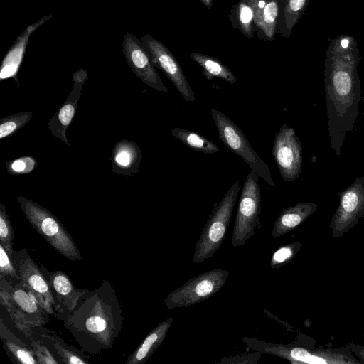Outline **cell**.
Instances as JSON below:
<instances>
[{"label": "cell", "instance_id": "1", "mask_svg": "<svg viewBox=\"0 0 364 364\" xmlns=\"http://www.w3.org/2000/svg\"><path fill=\"white\" fill-rule=\"evenodd\" d=\"M360 56L353 36L341 34L328 46L324 60V90L331 150L340 157L347 134L359 115Z\"/></svg>", "mask_w": 364, "mask_h": 364}, {"label": "cell", "instance_id": "2", "mask_svg": "<svg viewBox=\"0 0 364 364\" xmlns=\"http://www.w3.org/2000/svg\"><path fill=\"white\" fill-rule=\"evenodd\" d=\"M55 316L63 321L80 350L91 355L112 348L124 323L120 302L106 279L97 289H87L71 311L61 310Z\"/></svg>", "mask_w": 364, "mask_h": 364}, {"label": "cell", "instance_id": "3", "mask_svg": "<svg viewBox=\"0 0 364 364\" xmlns=\"http://www.w3.org/2000/svg\"><path fill=\"white\" fill-rule=\"evenodd\" d=\"M252 348L259 353L281 357L292 364H360L349 348L304 346L296 343L274 344L255 338H243Z\"/></svg>", "mask_w": 364, "mask_h": 364}, {"label": "cell", "instance_id": "4", "mask_svg": "<svg viewBox=\"0 0 364 364\" xmlns=\"http://www.w3.org/2000/svg\"><path fill=\"white\" fill-rule=\"evenodd\" d=\"M17 200L29 223L51 247L72 262L82 260L74 240L53 213L24 196H18Z\"/></svg>", "mask_w": 364, "mask_h": 364}, {"label": "cell", "instance_id": "5", "mask_svg": "<svg viewBox=\"0 0 364 364\" xmlns=\"http://www.w3.org/2000/svg\"><path fill=\"white\" fill-rule=\"evenodd\" d=\"M240 186L235 181L211 212L196 242L193 262L210 258L223 244L232 218Z\"/></svg>", "mask_w": 364, "mask_h": 364}, {"label": "cell", "instance_id": "6", "mask_svg": "<svg viewBox=\"0 0 364 364\" xmlns=\"http://www.w3.org/2000/svg\"><path fill=\"white\" fill-rule=\"evenodd\" d=\"M210 114L217 127L219 138L223 144L231 151L240 156L250 169L269 186L276 188L269 168L251 146L242 129L218 110L211 109Z\"/></svg>", "mask_w": 364, "mask_h": 364}, {"label": "cell", "instance_id": "7", "mask_svg": "<svg viewBox=\"0 0 364 364\" xmlns=\"http://www.w3.org/2000/svg\"><path fill=\"white\" fill-rule=\"evenodd\" d=\"M259 176L250 170L243 184L233 226L231 246H243L259 223L261 191Z\"/></svg>", "mask_w": 364, "mask_h": 364}, {"label": "cell", "instance_id": "8", "mask_svg": "<svg viewBox=\"0 0 364 364\" xmlns=\"http://www.w3.org/2000/svg\"><path fill=\"white\" fill-rule=\"evenodd\" d=\"M229 271L219 268L200 273L171 291L164 301L168 309L188 307L214 296L225 285Z\"/></svg>", "mask_w": 364, "mask_h": 364}, {"label": "cell", "instance_id": "9", "mask_svg": "<svg viewBox=\"0 0 364 364\" xmlns=\"http://www.w3.org/2000/svg\"><path fill=\"white\" fill-rule=\"evenodd\" d=\"M364 217V177H357L339 193V203L330 222L333 238L346 234Z\"/></svg>", "mask_w": 364, "mask_h": 364}, {"label": "cell", "instance_id": "10", "mask_svg": "<svg viewBox=\"0 0 364 364\" xmlns=\"http://www.w3.org/2000/svg\"><path fill=\"white\" fill-rule=\"evenodd\" d=\"M272 154L281 178L291 182L299 178L302 170V147L294 128L282 124L275 134Z\"/></svg>", "mask_w": 364, "mask_h": 364}, {"label": "cell", "instance_id": "11", "mask_svg": "<svg viewBox=\"0 0 364 364\" xmlns=\"http://www.w3.org/2000/svg\"><path fill=\"white\" fill-rule=\"evenodd\" d=\"M141 41L154 66L165 74L185 100L193 102L196 100L194 92L179 63L166 46L149 34L143 35Z\"/></svg>", "mask_w": 364, "mask_h": 364}, {"label": "cell", "instance_id": "12", "mask_svg": "<svg viewBox=\"0 0 364 364\" xmlns=\"http://www.w3.org/2000/svg\"><path fill=\"white\" fill-rule=\"evenodd\" d=\"M122 52L132 72L144 83L156 90L164 93L168 92L156 72L141 41L134 34L127 32L122 42Z\"/></svg>", "mask_w": 364, "mask_h": 364}, {"label": "cell", "instance_id": "13", "mask_svg": "<svg viewBox=\"0 0 364 364\" xmlns=\"http://www.w3.org/2000/svg\"><path fill=\"white\" fill-rule=\"evenodd\" d=\"M11 259L22 284L28 289L44 296L53 306L56 314L60 310V305L40 267L32 259L28 250L26 248L14 250Z\"/></svg>", "mask_w": 364, "mask_h": 364}, {"label": "cell", "instance_id": "14", "mask_svg": "<svg viewBox=\"0 0 364 364\" xmlns=\"http://www.w3.org/2000/svg\"><path fill=\"white\" fill-rule=\"evenodd\" d=\"M87 80V72L83 69L73 75V87L63 105L50 119L48 125L51 134L68 146H72L66 136V132L72 122L81 95L83 84Z\"/></svg>", "mask_w": 364, "mask_h": 364}, {"label": "cell", "instance_id": "15", "mask_svg": "<svg viewBox=\"0 0 364 364\" xmlns=\"http://www.w3.org/2000/svg\"><path fill=\"white\" fill-rule=\"evenodd\" d=\"M40 269L60 305L59 311H71L87 289L76 288L68 275L63 271H50L43 264H40Z\"/></svg>", "mask_w": 364, "mask_h": 364}, {"label": "cell", "instance_id": "16", "mask_svg": "<svg viewBox=\"0 0 364 364\" xmlns=\"http://www.w3.org/2000/svg\"><path fill=\"white\" fill-rule=\"evenodd\" d=\"M52 18V14L43 16L38 21L26 27L17 37L2 60L0 69L1 80L13 77L18 82L16 75L23 62L30 36L38 28Z\"/></svg>", "mask_w": 364, "mask_h": 364}, {"label": "cell", "instance_id": "17", "mask_svg": "<svg viewBox=\"0 0 364 364\" xmlns=\"http://www.w3.org/2000/svg\"><path fill=\"white\" fill-rule=\"evenodd\" d=\"M10 282L11 296L27 325L31 328L45 326L49 313L36 302L20 280Z\"/></svg>", "mask_w": 364, "mask_h": 364}, {"label": "cell", "instance_id": "18", "mask_svg": "<svg viewBox=\"0 0 364 364\" xmlns=\"http://www.w3.org/2000/svg\"><path fill=\"white\" fill-rule=\"evenodd\" d=\"M32 336L41 340L52 351L60 363L87 364L89 360L84 353L66 343L55 331L44 326L33 329Z\"/></svg>", "mask_w": 364, "mask_h": 364}, {"label": "cell", "instance_id": "19", "mask_svg": "<svg viewBox=\"0 0 364 364\" xmlns=\"http://www.w3.org/2000/svg\"><path fill=\"white\" fill-rule=\"evenodd\" d=\"M141 159V151L137 144L127 139L120 140L112 149V171L120 175L134 176L139 171Z\"/></svg>", "mask_w": 364, "mask_h": 364}, {"label": "cell", "instance_id": "20", "mask_svg": "<svg viewBox=\"0 0 364 364\" xmlns=\"http://www.w3.org/2000/svg\"><path fill=\"white\" fill-rule=\"evenodd\" d=\"M318 208L314 203L300 202L283 210L277 218L272 235L277 238L304 223Z\"/></svg>", "mask_w": 364, "mask_h": 364}, {"label": "cell", "instance_id": "21", "mask_svg": "<svg viewBox=\"0 0 364 364\" xmlns=\"http://www.w3.org/2000/svg\"><path fill=\"white\" fill-rule=\"evenodd\" d=\"M173 321V318L169 317L159 323L127 358L125 363L144 364L146 363L164 341Z\"/></svg>", "mask_w": 364, "mask_h": 364}, {"label": "cell", "instance_id": "22", "mask_svg": "<svg viewBox=\"0 0 364 364\" xmlns=\"http://www.w3.org/2000/svg\"><path fill=\"white\" fill-rule=\"evenodd\" d=\"M0 338L6 352L9 353L17 363L38 364L31 346L16 336L4 323L2 318L0 320Z\"/></svg>", "mask_w": 364, "mask_h": 364}, {"label": "cell", "instance_id": "23", "mask_svg": "<svg viewBox=\"0 0 364 364\" xmlns=\"http://www.w3.org/2000/svg\"><path fill=\"white\" fill-rule=\"evenodd\" d=\"M254 10V22L269 40H273L277 24L279 4L282 0H267L263 8H259L247 0Z\"/></svg>", "mask_w": 364, "mask_h": 364}, {"label": "cell", "instance_id": "24", "mask_svg": "<svg viewBox=\"0 0 364 364\" xmlns=\"http://www.w3.org/2000/svg\"><path fill=\"white\" fill-rule=\"evenodd\" d=\"M190 57L203 68V73L208 80L218 77L230 84L237 82L233 73L219 60L198 53H191Z\"/></svg>", "mask_w": 364, "mask_h": 364}, {"label": "cell", "instance_id": "25", "mask_svg": "<svg viewBox=\"0 0 364 364\" xmlns=\"http://www.w3.org/2000/svg\"><path fill=\"white\" fill-rule=\"evenodd\" d=\"M309 3V0H282V11L279 20L282 35L289 37Z\"/></svg>", "mask_w": 364, "mask_h": 364}, {"label": "cell", "instance_id": "26", "mask_svg": "<svg viewBox=\"0 0 364 364\" xmlns=\"http://www.w3.org/2000/svg\"><path fill=\"white\" fill-rule=\"evenodd\" d=\"M11 282L6 277L0 278V303L6 308L16 327L28 338H32L33 329L26 323L14 304L10 290Z\"/></svg>", "mask_w": 364, "mask_h": 364}, {"label": "cell", "instance_id": "27", "mask_svg": "<svg viewBox=\"0 0 364 364\" xmlns=\"http://www.w3.org/2000/svg\"><path fill=\"white\" fill-rule=\"evenodd\" d=\"M171 134L196 151L204 154H214L220 151L218 146L198 132L176 127L171 130Z\"/></svg>", "mask_w": 364, "mask_h": 364}, {"label": "cell", "instance_id": "28", "mask_svg": "<svg viewBox=\"0 0 364 364\" xmlns=\"http://www.w3.org/2000/svg\"><path fill=\"white\" fill-rule=\"evenodd\" d=\"M32 112H21L13 115L4 117L0 119V139L13 135L21 129L32 118Z\"/></svg>", "mask_w": 364, "mask_h": 364}, {"label": "cell", "instance_id": "29", "mask_svg": "<svg viewBox=\"0 0 364 364\" xmlns=\"http://www.w3.org/2000/svg\"><path fill=\"white\" fill-rule=\"evenodd\" d=\"M300 241H296L279 247L272 255L270 260V267L277 269L291 261L301 248Z\"/></svg>", "mask_w": 364, "mask_h": 364}, {"label": "cell", "instance_id": "30", "mask_svg": "<svg viewBox=\"0 0 364 364\" xmlns=\"http://www.w3.org/2000/svg\"><path fill=\"white\" fill-rule=\"evenodd\" d=\"M13 227L7 214L6 208L0 203V244L4 246L8 254H13Z\"/></svg>", "mask_w": 364, "mask_h": 364}, {"label": "cell", "instance_id": "31", "mask_svg": "<svg viewBox=\"0 0 364 364\" xmlns=\"http://www.w3.org/2000/svg\"><path fill=\"white\" fill-rule=\"evenodd\" d=\"M237 14L242 31L248 37L253 35L254 10L247 0H242L237 6Z\"/></svg>", "mask_w": 364, "mask_h": 364}, {"label": "cell", "instance_id": "32", "mask_svg": "<svg viewBox=\"0 0 364 364\" xmlns=\"http://www.w3.org/2000/svg\"><path fill=\"white\" fill-rule=\"evenodd\" d=\"M38 166L36 158L24 156L8 161L6 164V171L11 175H22L29 173Z\"/></svg>", "mask_w": 364, "mask_h": 364}, {"label": "cell", "instance_id": "33", "mask_svg": "<svg viewBox=\"0 0 364 364\" xmlns=\"http://www.w3.org/2000/svg\"><path fill=\"white\" fill-rule=\"evenodd\" d=\"M30 346L38 364H59L60 362L53 355L50 349L40 339L32 336L29 340Z\"/></svg>", "mask_w": 364, "mask_h": 364}, {"label": "cell", "instance_id": "34", "mask_svg": "<svg viewBox=\"0 0 364 364\" xmlns=\"http://www.w3.org/2000/svg\"><path fill=\"white\" fill-rule=\"evenodd\" d=\"M6 277L14 280H20L11 257L0 244V278Z\"/></svg>", "mask_w": 364, "mask_h": 364}, {"label": "cell", "instance_id": "35", "mask_svg": "<svg viewBox=\"0 0 364 364\" xmlns=\"http://www.w3.org/2000/svg\"><path fill=\"white\" fill-rule=\"evenodd\" d=\"M347 346L352 353L359 358L360 364H364V346L354 343H348Z\"/></svg>", "mask_w": 364, "mask_h": 364}, {"label": "cell", "instance_id": "36", "mask_svg": "<svg viewBox=\"0 0 364 364\" xmlns=\"http://www.w3.org/2000/svg\"><path fill=\"white\" fill-rule=\"evenodd\" d=\"M206 7L210 8L213 4V0H200Z\"/></svg>", "mask_w": 364, "mask_h": 364}, {"label": "cell", "instance_id": "37", "mask_svg": "<svg viewBox=\"0 0 364 364\" xmlns=\"http://www.w3.org/2000/svg\"><path fill=\"white\" fill-rule=\"evenodd\" d=\"M363 104H364V97H363ZM363 117H364V111H363ZM363 128H364V122H363Z\"/></svg>", "mask_w": 364, "mask_h": 364}]
</instances>
